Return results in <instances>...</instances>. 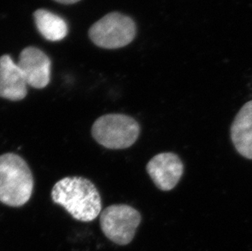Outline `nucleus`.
I'll return each mask as SVG.
<instances>
[{"mask_svg": "<svg viewBox=\"0 0 252 251\" xmlns=\"http://www.w3.org/2000/svg\"><path fill=\"white\" fill-rule=\"evenodd\" d=\"M51 196L54 203L62 206L74 220L81 222L94 220L102 211L100 192L86 178H63L53 186Z\"/></svg>", "mask_w": 252, "mask_h": 251, "instance_id": "nucleus-1", "label": "nucleus"}, {"mask_svg": "<svg viewBox=\"0 0 252 251\" xmlns=\"http://www.w3.org/2000/svg\"><path fill=\"white\" fill-rule=\"evenodd\" d=\"M33 190V175L27 161L12 153L1 155L0 202L12 207H21L31 199Z\"/></svg>", "mask_w": 252, "mask_h": 251, "instance_id": "nucleus-2", "label": "nucleus"}, {"mask_svg": "<svg viewBox=\"0 0 252 251\" xmlns=\"http://www.w3.org/2000/svg\"><path fill=\"white\" fill-rule=\"evenodd\" d=\"M140 133L138 122L121 114H105L95 120L92 135L99 145L109 150H124L136 142Z\"/></svg>", "mask_w": 252, "mask_h": 251, "instance_id": "nucleus-3", "label": "nucleus"}, {"mask_svg": "<svg viewBox=\"0 0 252 251\" xmlns=\"http://www.w3.org/2000/svg\"><path fill=\"white\" fill-rule=\"evenodd\" d=\"M136 32L133 20L119 12H111L91 27L89 37L100 48L116 49L128 45Z\"/></svg>", "mask_w": 252, "mask_h": 251, "instance_id": "nucleus-4", "label": "nucleus"}, {"mask_svg": "<svg viewBox=\"0 0 252 251\" xmlns=\"http://www.w3.org/2000/svg\"><path fill=\"white\" fill-rule=\"evenodd\" d=\"M140 222V212L126 204L108 206L100 213V224L103 233L119 246H126L131 242Z\"/></svg>", "mask_w": 252, "mask_h": 251, "instance_id": "nucleus-5", "label": "nucleus"}, {"mask_svg": "<svg viewBox=\"0 0 252 251\" xmlns=\"http://www.w3.org/2000/svg\"><path fill=\"white\" fill-rule=\"evenodd\" d=\"M146 170L158 188L170 191L178 185L183 176L184 164L177 154L161 153L148 162Z\"/></svg>", "mask_w": 252, "mask_h": 251, "instance_id": "nucleus-6", "label": "nucleus"}, {"mask_svg": "<svg viewBox=\"0 0 252 251\" xmlns=\"http://www.w3.org/2000/svg\"><path fill=\"white\" fill-rule=\"evenodd\" d=\"M27 84L36 89H43L50 83L51 61L40 49L28 47L21 52L17 63Z\"/></svg>", "mask_w": 252, "mask_h": 251, "instance_id": "nucleus-7", "label": "nucleus"}, {"mask_svg": "<svg viewBox=\"0 0 252 251\" xmlns=\"http://www.w3.org/2000/svg\"><path fill=\"white\" fill-rule=\"evenodd\" d=\"M27 84L17 63L8 55L0 57V97L18 101L27 95Z\"/></svg>", "mask_w": 252, "mask_h": 251, "instance_id": "nucleus-8", "label": "nucleus"}, {"mask_svg": "<svg viewBox=\"0 0 252 251\" xmlns=\"http://www.w3.org/2000/svg\"><path fill=\"white\" fill-rule=\"evenodd\" d=\"M230 135L238 154L252 160V100L247 102L236 115Z\"/></svg>", "mask_w": 252, "mask_h": 251, "instance_id": "nucleus-9", "label": "nucleus"}, {"mask_svg": "<svg viewBox=\"0 0 252 251\" xmlns=\"http://www.w3.org/2000/svg\"><path fill=\"white\" fill-rule=\"evenodd\" d=\"M34 22L39 33L47 40H62L68 33L66 22L62 17L48 10L38 9L33 13Z\"/></svg>", "mask_w": 252, "mask_h": 251, "instance_id": "nucleus-10", "label": "nucleus"}, {"mask_svg": "<svg viewBox=\"0 0 252 251\" xmlns=\"http://www.w3.org/2000/svg\"><path fill=\"white\" fill-rule=\"evenodd\" d=\"M55 1L61 2V3H64V4H72V3L79 2L80 0H55Z\"/></svg>", "mask_w": 252, "mask_h": 251, "instance_id": "nucleus-11", "label": "nucleus"}]
</instances>
